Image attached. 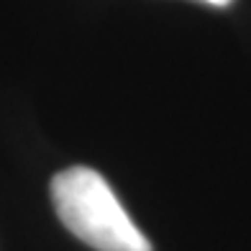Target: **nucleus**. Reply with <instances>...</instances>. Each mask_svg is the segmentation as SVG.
Here are the masks:
<instances>
[{"label": "nucleus", "instance_id": "1", "mask_svg": "<svg viewBox=\"0 0 251 251\" xmlns=\"http://www.w3.org/2000/svg\"><path fill=\"white\" fill-rule=\"evenodd\" d=\"M51 202L67 231L98 251H151V244L100 172L90 167L62 169L51 179Z\"/></svg>", "mask_w": 251, "mask_h": 251}, {"label": "nucleus", "instance_id": "2", "mask_svg": "<svg viewBox=\"0 0 251 251\" xmlns=\"http://www.w3.org/2000/svg\"><path fill=\"white\" fill-rule=\"evenodd\" d=\"M202 3H210V5H228L231 0H202Z\"/></svg>", "mask_w": 251, "mask_h": 251}]
</instances>
